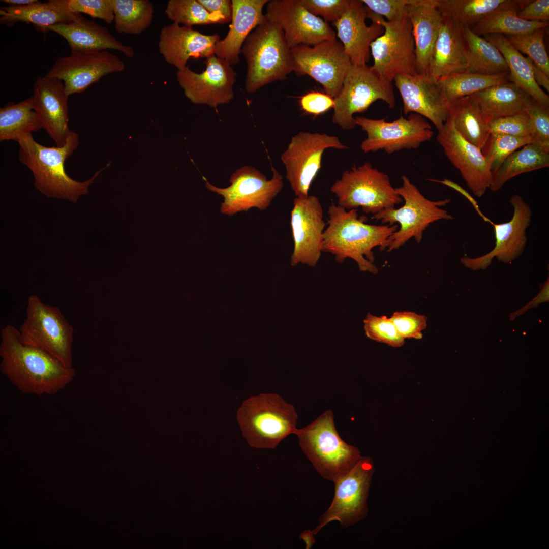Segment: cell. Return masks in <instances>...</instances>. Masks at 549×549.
<instances>
[{
    "instance_id": "1",
    "label": "cell",
    "mask_w": 549,
    "mask_h": 549,
    "mask_svg": "<svg viewBox=\"0 0 549 549\" xmlns=\"http://www.w3.org/2000/svg\"><path fill=\"white\" fill-rule=\"evenodd\" d=\"M0 371L22 393L54 395L73 380L76 371L45 351L23 344L19 330L7 325L1 331Z\"/></svg>"
},
{
    "instance_id": "2",
    "label": "cell",
    "mask_w": 549,
    "mask_h": 549,
    "mask_svg": "<svg viewBox=\"0 0 549 549\" xmlns=\"http://www.w3.org/2000/svg\"><path fill=\"white\" fill-rule=\"evenodd\" d=\"M327 213L322 252L333 255L340 263L351 258L360 271L377 273L373 249L379 247L382 251L387 248L389 237L398 230V225L368 224L365 216L358 217L357 209L346 210L334 202L329 206Z\"/></svg>"
},
{
    "instance_id": "3",
    "label": "cell",
    "mask_w": 549,
    "mask_h": 549,
    "mask_svg": "<svg viewBox=\"0 0 549 549\" xmlns=\"http://www.w3.org/2000/svg\"><path fill=\"white\" fill-rule=\"evenodd\" d=\"M17 142L20 162L32 171L36 189L48 198L66 199L76 203L81 196L88 193L90 185L109 165L83 182L70 177L65 171V163L79 144V135L72 131L62 146L42 145L34 140L32 133L24 135Z\"/></svg>"
},
{
    "instance_id": "4",
    "label": "cell",
    "mask_w": 549,
    "mask_h": 549,
    "mask_svg": "<svg viewBox=\"0 0 549 549\" xmlns=\"http://www.w3.org/2000/svg\"><path fill=\"white\" fill-rule=\"evenodd\" d=\"M247 70L245 89L256 92L272 82L283 80L292 71L290 48L282 29L268 20L253 29L241 49Z\"/></svg>"
},
{
    "instance_id": "5",
    "label": "cell",
    "mask_w": 549,
    "mask_h": 549,
    "mask_svg": "<svg viewBox=\"0 0 549 549\" xmlns=\"http://www.w3.org/2000/svg\"><path fill=\"white\" fill-rule=\"evenodd\" d=\"M298 415L280 395L261 393L245 400L236 418L243 436L256 448H274L297 429Z\"/></svg>"
},
{
    "instance_id": "6",
    "label": "cell",
    "mask_w": 549,
    "mask_h": 549,
    "mask_svg": "<svg viewBox=\"0 0 549 549\" xmlns=\"http://www.w3.org/2000/svg\"><path fill=\"white\" fill-rule=\"evenodd\" d=\"M299 446L324 478L335 482L361 458L359 450L346 443L336 430L333 413L328 410L312 423L297 429Z\"/></svg>"
},
{
    "instance_id": "7",
    "label": "cell",
    "mask_w": 549,
    "mask_h": 549,
    "mask_svg": "<svg viewBox=\"0 0 549 549\" xmlns=\"http://www.w3.org/2000/svg\"><path fill=\"white\" fill-rule=\"evenodd\" d=\"M402 185L395 190L404 201L399 208H390L373 215L371 219L392 226L398 223L400 227L389 237L387 252L398 249L413 237L420 243L424 231L432 223L440 220H452L453 217L442 208L450 202L446 198L438 201L427 199L406 176L401 177Z\"/></svg>"
},
{
    "instance_id": "8",
    "label": "cell",
    "mask_w": 549,
    "mask_h": 549,
    "mask_svg": "<svg viewBox=\"0 0 549 549\" xmlns=\"http://www.w3.org/2000/svg\"><path fill=\"white\" fill-rule=\"evenodd\" d=\"M330 191L337 196L338 205L346 210L360 207L364 212L372 215L403 201L388 174L369 162L345 170Z\"/></svg>"
},
{
    "instance_id": "9",
    "label": "cell",
    "mask_w": 549,
    "mask_h": 549,
    "mask_svg": "<svg viewBox=\"0 0 549 549\" xmlns=\"http://www.w3.org/2000/svg\"><path fill=\"white\" fill-rule=\"evenodd\" d=\"M26 311V318L18 329L21 342L45 351L72 368L74 329L60 309L34 295L28 298Z\"/></svg>"
},
{
    "instance_id": "10",
    "label": "cell",
    "mask_w": 549,
    "mask_h": 549,
    "mask_svg": "<svg viewBox=\"0 0 549 549\" xmlns=\"http://www.w3.org/2000/svg\"><path fill=\"white\" fill-rule=\"evenodd\" d=\"M377 100L384 102L389 108L395 107L392 82L371 67L352 65L340 93L334 98L332 122L343 130H352L356 126L354 114L363 113Z\"/></svg>"
},
{
    "instance_id": "11",
    "label": "cell",
    "mask_w": 549,
    "mask_h": 549,
    "mask_svg": "<svg viewBox=\"0 0 549 549\" xmlns=\"http://www.w3.org/2000/svg\"><path fill=\"white\" fill-rule=\"evenodd\" d=\"M365 7L367 18L384 28L383 33L370 45L374 61L371 69L391 82L398 74H417L415 43L407 14L388 21Z\"/></svg>"
},
{
    "instance_id": "12",
    "label": "cell",
    "mask_w": 549,
    "mask_h": 549,
    "mask_svg": "<svg viewBox=\"0 0 549 549\" xmlns=\"http://www.w3.org/2000/svg\"><path fill=\"white\" fill-rule=\"evenodd\" d=\"M272 177L267 180L259 170L250 166H244L236 170L230 176V185L218 188L211 184L204 177L206 188L224 198L221 204V213L233 216L252 208L265 210L283 187V177L271 166Z\"/></svg>"
},
{
    "instance_id": "13",
    "label": "cell",
    "mask_w": 549,
    "mask_h": 549,
    "mask_svg": "<svg viewBox=\"0 0 549 549\" xmlns=\"http://www.w3.org/2000/svg\"><path fill=\"white\" fill-rule=\"evenodd\" d=\"M292 71L307 75L321 84L327 95L335 98L352 66L343 45L336 39L313 46L300 44L290 48Z\"/></svg>"
},
{
    "instance_id": "14",
    "label": "cell",
    "mask_w": 549,
    "mask_h": 549,
    "mask_svg": "<svg viewBox=\"0 0 549 549\" xmlns=\"http://www.w3.org/2000/svg\"><path fill=\"white\" fill-rule=\"evenodd\" d=\"M374 472L372 460L361 456L350 470L334 482L332 501L317 527L311 530L314 535L332 521H338L342 527H347L367 515V498Z\"/></svg>"
},
{
    "instance_id": "15",
    "label": "cell",
    "mask_w": 549,
    "mask_h": 549,
    "mask_svg": "<svg viewBox=\"0 0 549 549\" xmlns=\"http://www.w3.org/2000/svg\"><path fill=\"white\" fill-rule=\"evenodd\" d=\"M355 120L367 134V138L360 144L364 153L384 150L393 154L403 149H416L431 140L434 134L426 119L414 113L391 121L361 116L355 117Z\"/></svg>"
},
{
    "instance_id": "16",
    "label": "cell",
    "mask_w": 549,
    "mask_h": 549,
    "mask_svg": "<svg viewBox=\"0 0 549 549\" xmlns=\"http://www.w3.org/2000/svg\"><path fill=\"white\" fill-rule=\"evenodd\" d=\"M329 148L345 149L339 138L325 133L300 132L292 137L281 159L286 178L296 197H308L311 185L321 167L324 151Z\"/></svg>"
},
{
    "instance_id": "17",
    "label": "cell",
    "mask_w": 549,
    "mask_h": 549,
    "mask_svg": "<svg viewBox=\"0 0 549 549\" xmlns=\"http://www.w3.org/2000/svg\"><path fill=\"white\" fill-rule=\"evenodd\" d=\"M125 68L124 62L107 50L71 51L70 55L57 58L45 76L63 81L69 97L83 92L104 76Z\"/></svg>"
},
{
    "instance_id": "18",
    "label": "cell",
    "mask_w": 549,
    "mask_h": 549,
    "mask_svg": "<svg viewBox=\"0 0 549 549\" xmlns=\"http://www.w3.org/2000/svg\"><path fill=\"white\" fill-rule=\"evenodd\" d=\"M204 63L205 70L200 73L188 66L177 71V81L192 103L216 108L233 99L236 74L231 65L215 55L207 57Z\"/></svg>"
},
{
    "instance_id": "19",
    "label": "cell",
    "mask_w": 549,
    "mask_h": 549,
    "mask_svg": "<svg viewBox=\"0 0 549 549\" xmlns=\"http://www.w3.org/2000/svg\"><path fill=\"white\" fill-rule=\"evenodd\" d=\"M291 227L294 247L291 257L292 266L298 264L315 266L322 252L326 223L318 197L309 195L296 197L291 211Z\"/></svg>"
},
{
    "instance_id": "20",
    "label": "cell",
    "mask_w": 549,
    "mask_h": 549,
    "mask_svg": "<svg viewBox=\"0 0 549 549\" xmlns=\"http://www.w3.org/2000/svg\"><path fill=\"white\" fill-rule=\"evenodd\" d=\"M265 16L282 29L290 48L336 39L328 23L310 13L298 0L269 1Z\"/></svg>"
},
{
    "instance_id": "21",
    "label": "cell",
    "mask_w": 549,
    "mask_h": 549,
    "mask_svg": "<svg viewBox=\"0 0 549 549\" xmlns=\"http://www.w3.org/2000/svg\"><path fill=\"white\" fill-rule=\"evenodd\" d=\"M509 202L513 208L511 219L505 223L492 224L495 237L494 248L478 257H462L461 261L466 267L473 270L485 269L495 257L507 263L523 253L527 242L526 229L530 225L532 212L529 205L518 195L512 196Z\"/></svg>"
},
{
    "instance_id": "22",
    "label": "cell",
    "mask_w": 549,
    "mask_h": 549,
    "mask_svg": "<svg viewBox=\"0 0 549 549\" xmlns=\"http://www.w3.org/2000/svg\"><path fill=\"white\" fill-rule=\"evenodd\" d=\"M438 131L437 140L447 158L474 195L482 197L490 188L492 173L481 149L463 138L449 118Z\"/></svg>"
},
{
    "instance_id": "23",
    "label": "cell",
    "mask_w": 549,
    "mask_h": 549,
    "mask_svg": "<svg viewBox=\"0 0 549 549\" xmlns=\"http://www.w3.org/2000/svg\"><path fill=\"white\" fill-rule=\"evenodd\" d=\"M393 81L401 95L405 115L418 114L431 121L438 131L443 127L450 103L437 81L418 74H398Z\"/></svg>"
},
{
    "instance_id": "24",
    "label": "cell",
    "mask_w": 549,
    "mask_h": 549,
    "mask_svg": "<svg viewBox=\"0 0 549 549\" xmlns=\"http://www.w3.org/2000/svg\"><path fill=\"white\" fill-rule=\"evenodd\" d=\"M34 109L41 126L55 143L62 146L71 132L68 126V97L63 81L38 77L32 96Z\"/></svg>"
},
{
    "instance_id": "25",
    "label": "cell",
    "mask_w": 549,
    "mask_h": 549,
    "mask_svg": "<svg viewBox=\"0 0 549 549\" xmlns=\"http://www.w3.org/2000/svg\"><path fill=\"white\" fill-rule=\"evenodd\" d=\"M220 38L217 34L205 35L192 27L173 23L161 28L158 45L165 61L178 71L187 66L191 58H207L215 55Z\"/></svg>"
},
{
    "instance_id": "26",
    "label": "cell",
    "mask_w": 549,
    "mask_h": 549,
    "mask_svg": "<svg viewBox=\"0 0 549 549\" xmlns=\"http://www.w3.org/2000/svg\"><path fill=\"white\" fill-rule=\"evenodd\" d=\"M367 18L362 1L350 0L342 16L332 24L353 66L367 65L371 43L384 32L383 27L375 22L368 26Z\"/></svg>"
},
{
    "instance_id": "27",
    "label": "cell",
    "mask_w": 549,
    "mask_h": 549,
    "mask_svg": "<svg viewBox=\"0 0 549 549\" xmlns=\"http://www.w3.org/2000/svg\"><path fill=\"white\" fill-rule=\"evenodd\" d=\"M467 67V49L463 25L443 17L425 75L437 81L452 73L466 70Z\"/></svg>"
},
{
    "instance_id": "28",
    "label": "cell",
    "mask_w": 549,
    "mask_h": 549,
    "mask_svg": "<svg viewBox=\"0 0 549 549\" xmlns=\"http://www.w3.org/2000/svg\"><path fill=\"white\" fill-rule=\"evenodd\" d=\"M232 17L226 36L215 47V55L231 66L239 62V54L249 34L267 19L262 12L268 0H232Z\"/></svg>"
},
{
    "instance_id": "29",
    "label": "cell",
    "mask_w": 549,
    "mask_h": 549,
    "mask_svg": "<svg viewBox=\"0 0 549 549\" xmlns=\"http://www.w3.org/2000/svg\"><path fill=\"white\" fill-rule=\"evenodd\" d=\"M54 32L68 42L71 51H98L115 50L128 57L135 54L132 47L123 44L108 29L88 20L81 16L79 18L68 23H61L50 26L45 32Z\"/></svg>"
},
{
    "instance_id": "30",
    "label": "cell",
    "mask_w": 549,
    "mask_h": 549,
    "mask_svg": "<svg viewBox=\"0 0 549 549\" xmlns=\"http://www.w3.org/2000/svg\"><path fill=\"white\" fill-rule=\"evenodd\" d=\"M437 4L438 0H420L408 8L407 15L415 43L416 71L418 74L425 75L442 21Z\"/></svg>"
},
{
    "instance_id": "31",
    "label": "cell",
    "mask_w": 549,
    "mask_h": 549,
    "mask_svg": "<svg viewBox=\"0 0 549 549\" xmlns=\"http://www.w3.org/2000/svg\"><path fill=\"white\" fill-rule=\"evenodd\" d=\"M0 14L1 24L12 26L20 22L32 23L43 32L47 27L70 23L81 16L69 11L68 0H50L45 3L37 1L23 6L3 7L0 8Z\"/></svg>"
},
{
    "instance_id": "32",
    "label": "cell",
    "mask_w": 549,
    "mask_h": 549,
    "mask_svg": "<svg viewBox=\"0 0 549 549\" xmlns=\"http://www.w3.org/2000/svg\"><path fill=\"white\" fill-rule=\"evenodd\" d=\"M471 96L487 123L524 111L533 100L521 88L509 81Z\"/></svg>"
},
{
    "instance_id": "33",
    "label": "cell",
    "mask_w": 549,
    "mask_h": 549,
    "mask_svg": "<svg viewBox=\"0 0 549 549\" xmlns=\"http://www.w3.org/2000/svg\"><path fill=\"white\" fill-rule=\"evenodd\" d=\"M529 1L505 0L495 10L479 23L472 30L478 35L502 34L505 36H518L545 28L548 22L530 21L518 16L519 11Z\"/></svg>"
},
{
    "instance_id": "34",
    "label": "cell",
    "mask_w": 549,
    "mask_h": 549,
    "mask_svg": "<svg viewBox=\"0 0 549 549\" xmlns=\"http://www.w3.org/2000/svg\"><path fill=\"white\" fill-rule=\"evenodd\" d=\"M484 37L504 57L509 70L508 81L521 88L537 103L549 106V96L536 83L528 58L517 50L503 35L487 34Z\"/></svg>"
},
{
    "instance_id": "35",
    "label": "cell",
    "mask_w": 549,
    "mask_h": 549,
    "mask_svg": "<svg viewBox=\"0 0 549 549\" xmlns=\"http://www.w3.org/2000/svg\"><path fill=\"white\" fill-rule=\"evenodd\" d=\"M549 166V150L536 143L528 144L511 154L492 174L489 189L495 192L520 174Z\"/></svg>"
},
{
    "instance_id": "36",
    "label": "cell",
    "mask_w": 549,
    "mask_h": 549,
    "mask_svg": "<svg viewBox=\"0 0 549 549\" xmlns=\"http://www.w3.org/2000/svg\"><path fill=\"white\" fill-rule=\"evenodd\" d=\"M448 118L463 138L482 148L490 134L489 125L471 95L450 103Z\"/></svg>"
},
{
    "instance_id": "37",
    "label": "cell",
    "mask_w": 549,
    "mask_h": 549,
    "mask_svg": "<svg viewBox=\"0 0 549 549\" xmlns=\"http://www.w3.org/2000/svg\"><path fill=\"white\" fill-rule=\"evenodd\" d=\"M463 29L468 54L466 71L486 75L509 73L504 57L494 45L470 27L463 26Z\"/></svg>"
},
{
    "instance_id": "38",
    "label": "cell",
    "mask_w": 549,
    "mask_h": 549,
    "mask_svg": "<svg viewBox=\"0 0 549 549\" xmlns=\"http://www.w3.org/2000/svg\"><path fill=\"white\" fill-rule=\"evenodd\" d=\"M34 109L33 97L18 103H9L0 109V141H17L41 128Z\"/></svg>"
},
{
    "instance_id": "39",
    "label": "cell",
    "mask_w": 549,
    "mask_h": 549,
    "mask_svg": "<svg viewBox=\"0 0 549 549\" xmlns=\"http://www.w3.org/2000/svg\"><path fill=\"white\" fill-rule=\"evenodd\" d=\"M508 74L486 75L466 70L452 73L437 81L450 104L494 85L508 81Z\"/></svg>"
},
{
    "instance_id": "40",
    "label": "cell",
    "mask_w": 549,
    "mask_h": 549,
    "mask_svg": "<svg viewBox=\"0 0 549 549\" xmlns=\"http://www.w3.org/2000/svg\"><path fill=\"white\" fill-rule=\"evenodd\" d=\"M116 32L138 35L151 24L154 12L149 0H112Z\"/></svg>"
},
{
    "instance_id": "41",
    "label": "cell",
    "mask_w": 549,
    "mask_h": 549,
    "mask_svg": "<svg viewBox=\"0 0 549 549\" xmlns=\"http://www.w3.org/2000/svg\"><path fill=\"white\" fill-rule=\"evenodd\" d=\"M505 1L438 0L437 8L442 17L470 27L483 20Z\"/></svg>"
},
{
    "instance_id": "42",
    "label": "cell",
    "mask_w": 549,
    "mask_h": 549,
    "mask_svg": "<svg viewBox=\"0 0 549 549\" xmlns=\"http://www.w3.org/2000/svg\"><path fill=\"white\" fill-rule=\"evenodd\" d=\"M165 12L173 23L188 27L225 23L221 17L209 13L198 0H169Z\"/></svg>"
},
{
    "instance_id": "43",
    "label": "cell",
    "mask_w": 549,
    "mask_h": 549,
    "mask_svg": "<svg viewBox=\"0 0 549 549\" xmlns=\"http://www.w3.org/2000/svg\"><path fill=\"white\" fill-rule=\"evenodd\" d=\"M532 143L531 137L490 133L481 151L493 174L511 154Z\"/></svg>"
},
{
    "instance_id": "44",
    "label": "cell",
    "mask_w": 549,
    "mask_h": 549,
    "mask_svg": "<svg viewBox=\"0 0 549 549\" xmlns=\"http://www.w3.org/2000/svg\"><path fill=\"white\" fill-rule=\"evenodd\" d=\"M506 37L517 50L527 55V57L549 76V58L544 41V28L521 35Z\"/></svg>"
},
{
    "instance_id": "45",
    "label": "cell",
    "mask_w": 549,
    "mask_h": 549,
    "mask_svg": "<svg viewBox=\"0 0 549 549\" xmlns=\"http://www.w3.org/2000/svg\"><path fill=\"white\" fill-rule=\"evenodd\" d=\"M366 336L371 340L393 347H401L405 343L390 318L376 316L369 313L363 320Z\"/></svg>"
},
{
    "instance_id": "46",
    "label": "cell",
    "mask_w": 549,
    "mask_h": 549,
    "mask_svg": "<svg viewBox=\"0 0 549 549\" xmlns=\"http://www.w3.org/2000/svg\"><path fill=\"white\" fill-rule=\"evenodd\" d=\"M488 125L490 133H500L519 137H527L532 139L531 121L525 111L493 120L489 122Z\"/></svg>"
},
{
    "instance_id": "47",
    "label": "cell",
    "mask_w": 549,
    "mask_h": 549,
    "mask_svg": "<svg viewBox=\"0 0 549 549\" xmlns=\"http://www.w3.org/2000/svg\"><path fill=\"white\" fill-rule=\"evenodd\" d=\"M401 336L420 340L427 327L428 317L410 311H396L390 317Z\"/></svg>"
},
{
    "instance_id": "48",
    "label": "cell",
    "mask_w": 549,
    "mask_h": 549,
    "mask_svg": "<svg viewBox=\"0 0 549 549\" xmlns=\"http://www.w3.org/2000/svg\"><path fill=\"white\" fill-rule=\"evenodd\" d=\"M525 111L531 121L533 143L549 150V106L533 100Z\"/></svg>"
},
{
    "instance_id": "49",
    "label": "cell",
    "mask_w": 549,
    "mask_h": 549,
    "mask_svg": "<svg viewBox=\"0 0 549 549\" xmlns=\"http://www.w3.org/2000/svg\"><path fill=\"white\" fill-rule=\"evenodd\" d=\"M68 7L72 13H85L107 24L114 20L112 0H68Z\"/></svg>"
},
{
    "instance_id": "50",
    "label": "cell",
    "mask_w": 549,
    "mask_h": 549,
    "mask_svg": "<svg viewBox=\"0 0 549 549\" xmlns=\"http://www.w3.org/2000/svg\"><path fill=\"white\" fill-rule=\"evenodd\" d=\"M299 3L313 15L321 16L325 21L332 24L342 16L350 0H298Z\"/></svg>"
},
{
    "instance_id": "51",
    "label": "cell",
    "mask_w": 549,
    "mask_h": 549,
    "mask_svg": "<svg viewBox=\"0 0 549 549\" xmlns=\"http://www.w3.org/2000/svg\"><path fill=\"white\" fill-rule=\"evenodd\" d=\"M364 5L388 21L396 20L407 14L408 7L420 0H362Z\"/></svg>"
},
{
    "instance_id": "52",
    "label": "cell",
    "mask_w": 549,
    "mask_h": 549,
    "mask_svg": "<svg viewBox=\"0 0 549 549\" xmlns=\"http://www.w3.org/2000/svg\"><path fill=\"white\" fill-rule=\"evenodd\" d=\"M302 109L315 116L334 107V98L327 94L312 91L303 95L300 100Z\"/></svg>"
},
{
    "instance_id": "53",
    "label": "cell",
    "mask_w": 549,
    "mask_h": 549,
    "mask_svg": "<svg viewBox=\"0 0 549 549\" xmlns=\"http://www.w3.org/2000/svg\"><path fill=\"white\" fill-rule=\"evenodd\" d=\"M522 19L538 22H548L549 20V1H529L518 13Z\"/></svg>"
},
{
    "instance_id": "54",
    "label": "cell",
    "mask_w": 549,
    "mask_h": 549,
    "mask_svg": "<svg viewBox=\"0 0 549 549\" xmlns=\"http://www.w3.org/2000/svg\"><path fill=\"white\" fill-rule=\"evenodd\" d=\"M209 13L221 17L225 23L231 21L232 4L230 0H198Z\"/></svg>"
},
{
    "instance_id": "55",
    "label": "cell",
    "mask_w": 549,
    "mask_h": 549,
    "mask_svg": "<svg viewBox=\"0 0 549 549\" xmlns=\"http://www.w3.org/2000/svg\"><path fill=\"white\" fill-rule=\"evenodd\" d=\"M548 299L549 281L548 277L547 280L541 285L540 291L538 295L522 308L511 313L510 315V319L513 320L517 316L525 313L528 309L536 307L540 303L548 301Z\"/></svg>"
},
{
    "instance_id": "56",
    "label": "cell",
    "mask_w": 549,
    "mask_h": 549,
    "mask_svg": "<svg viewBox=\"0 0 549 549\" xmlns=\"http://www.w3.org/2000/svg\"><path fill=\"white\" fill-rule=\"evenodd\" d=\"M428 180L443 184L454 189L455 190L459 192L471 203V204L473 205L474 209L476 211L478 215L483 220V221L486 222H489L491 224H493V222H492L491 220L489 219L486 216H485L481 211L478 203L476 201V200L468 191H467L458 184L446 178H444V179L441 180L429 178L428 179Z\"/></svg>"
},
{
    "instance_id": "57",
    "label": "cell",
    "mask_w": 549,
    "mask_h": 549,
    "mask_svg": "<svg viewBox=\"0 0 549 549\" xmlns=\"http://www.w3.org/2000/svg\"><path fill=\"white\" fill-rule=\"evenodd\" d=\"M527 57L531 66L533 77L536 83L539 87H542L548 92L549 76L536 65L529 58Z\"/></svg>"
},
{
    "instance_id": "58",
    "label": "cell",
    "mask_w": 549,
    "mask_h": 549,
    "mask_svg": "<svg viewBox=\"0 0 549 549\" xmlns=\"http://www.w3.org/2000/svg\"><path fill=\"white\" fill-rule=\"evenodd\" d=\"M314 536L310 530H305L301 533L300 538L304 541L306 548L310 549L312 547L315 543Z\"/></svg>"
},
{
    "instance_id": "59",
    "label": "cell",
    "mask_w": 549,
    "mask_h": 549,
    "mask_svg": "<svg viewBox=\"0 0 549 549\" xmlns=\"http://www.w3.org/2000/svg\"><path fill=\"white\" fill-rule=\"evenodd\" d=\"M2 2L8 4L9 6H23L35 3L37 0H2Z\"/></svg>"
}]
</instances>
